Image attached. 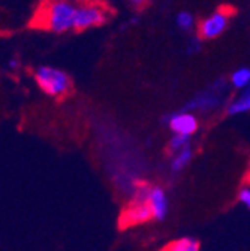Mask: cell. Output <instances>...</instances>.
Listing matches in <instances>:
<instances>
[{
    "label": "cell",
    "instance_id": "cell-1",
    "mask_svg": "<svg viewBox=\"0 0 250 251\" xmlns=\"http://www.w3.org/2000/svg\"><path fill=\"white\" fill-rule=\"evenodd\" d=\"M78 6L74 0H45L36 12L33 24L53 33H66L74 30Z\"/></svg>",
    "mask_w": 250,
    "mask_h": 251
},
{
    "label": "cell",
    "instance_id": "cell-2",
    "mask_svg": "<svg viewBox=\"0 0 250 251\" xmlns=\"http://www.w3.org/2000/svg\"><path fill=\"white\" fill-rule=\"evenodd\" d=\"M229 79L219 78L213 81L210 85L198 91L195 96L184 105V109L195 114H214L221 109H226L229 103V91H231Z\"/></svg>",
    "mask_w": 250,
    "mask_h": 251
},
{
    "label": "cell",
    "instance_id": "cell-3",
    "mask_svg": "<svg viewBox=\"0 0 250 251\" xmlns=\"http://www.w3.org/2000/svg\"><path fill=\"white\" fill-rule=\"evenodd\" d=\"M36 85L42 93L53 99H61L68 96L72 90L71 76L58 68L54 66H39L33 72Z\"/></svg>",
    "mask_w": 250,
    "mask_h": 251
},
{
    "label": "cell",
    "instance_id": "cell-4",
    "mask_svg": "<svg viewBox=\"0 0 250 251\" xmlns=\"http://www.w3.org/2000/svg\"><path fill=\"white\" fill-rule=\"evenodd\" d=\"M135 190H138L144 196L154 222H164V220H167L169 212V198L162 185L141 182Z\"/></svg>",
    "mask_w": 250,
    "mask_h": 251
},
{
    "label": "cell",
    "instance_id": "cell-5",
    "mask_svg": "<svg viewBox=\"0 0 250 251\" xmlns=\"http://www.w3.org/2000/svg\"><path fill=\"white\" fill-rule=\"evenodd\" d=\"M153 220L151 211L144 199V196L135 190L129 199V202L124 205L118 223L121 227H134V226H139L144 225L147 222Z\"/></svg>",
    "mask_w": 250,
    "mask_h": 251
},
{
    "label": "cell",
    "instance_id": "cell-6",
    "mask_svg": "<svg viewBox=\"0 0 250 251\" xmlns=\"http://www.w3.org/2000/svg\"><path fill=\"white\" fill-rule=\"evenodd\" d=\"M232 17V11L229 8H219L207 15L204 20L198 23L196 35L204 41H211L221 36L228 28L229 20Z\"/></svg>",
    "mask_w": 250,
    "mask_h": 251
},
{
    "label": "cell",
    "instance_id": "cell-7",
    "mask_svg": "<svg viewBox=\"0 0 250 251\" xmlns=\"http://www.w3.org/2000/svg\"><path fill=\"white\" fill-rule=\"evenodd\" d=\"M164 124L167 127L175 133V135H184V136H194L199 129V120L195 112H191L187 109H178L164 117Z\"/></svg>",
    "mask_w": 250,
    "mask_h": 251
},
{
    "label": "cell",
    "instance_id": "cell-8",
    "mask_svg": "<svg viewBox=\"0 0 250 251\" xmlns=\"http://www.w3.org/2000/svg\"><path fill=\"white\" fill-rule=\"evenodd\" d=\"M108 20V11L101 3H81L75 15L74 30L83 31L93 27H101Z\"/></svg>",
    "mask_w": 250,
    "mask_h": 251
},
{
    "label": "cell",
    "instance_id": "cell-9",
    "mask_svg": "<svg viewBox=\"0 0 250 251\" xmlns=\"http://www.w3.org/2000/svg\"><path fill=\"white\" fill-rule=\"evenodd\" d=\"M250 112V84L240 90L234 98H231L228 106H226V114L228 115H243Z\"/></svg>",
    "mask_w": 250,
    "mask_h": 251
},
{
    "label": "cell",
    "instance_id": "cell-10",
    "mask_svg": "<svg viewBox=\"0 0 250 251\" xmlns=\"http://www.w3.org/2000/svg\"><path fill=\"white\" fill-rule=\"evenodd\" d=\"M194 159V147L189 145V147H186L184 150L175 152V154H171V159H169V174L171 175H178L181 174L187 166L191 165Z\"/></svg>",
    "mask_w": 250,
    "mask_h": 251
},
{
    "label": "cell",
    "instance_id": "cell-11",
    "mask_svg": "<svg viewBox=\"0 0 250 251\" xmlns=\"http://www.w3.org/2000/svg\"><path fill=\"white\" fill-rule=\"evenodd\" d=\"M161 251H201V244L192 236H181L167 244Z\"/></svg>",
    "mask_w": 250,
    "mask_h": 251
},
{
    "label": "cell",
    "instance_id": "cell-12",
    "mask_svg": "<svg viewBox=\"0 0 250 251\" xmlns=\"http://www.w3.org/2000/svg\"><path fill=\"white\" fill-rule=\"evenodd\" d=\"M229 84L237 91L246 88L250 84V68L243 66V68L235 69L229 76Z\"/></svg>",
    "mask_w": 250,
    "mask_h": 251
},
{
    "label": "cell",
    "instance_id": "cell-13",
    "mask_svg": "<svg viewBox=\"0 0 250 251\" xmlns=\"http://www.w3.org/2000/svg\"><path fill=\"white\" fill-rule=\"evenodd\" d=\"M175 24L181 31H184V33H191V31H194L198 27L195 17L191 12H187V11H181V12L177 14Z\"/></svg>",
    "mask_w": 250,
    "mask_h": 251
},
{
    "label": "cell",
    "instance_id": "cell-14",
    "mask_svg": "<svg viewBox=\"0 0 250 251\" xmlns=\"http://www.w3.org/2000/svg\"><path fill=\"white\" fill-rule=\"evenodd\" d=\"M189 145H192V138L191 136L172 133V136L169 138V142H168V151L171 154H175V152L184 150L186 147H189Z\"/></svg>",
    "mask_w": 250,
    "mask_h": 251
},
{
    "label": "cell",
    "instance_id": "cell-15",
    "mask_svg": "<svg viewBox=\"0 0 250 251\" xmlns=\"http://www.w3.org/2000/svg\"><path fill=\"white\" fill-rule=\"evenodd\" d=\"M202 42H204V39H201L198 35H195V36H192L191 39H189V42H187V54L189 55H195V54H198V52H201V50H202Z\"/></svg>",
    "mask_w": 250,
    "mask_h": 251
},
{
    "label": "cell",
    "instance_id": "cell-16",
    "mask_svg": "<svg viewBox=\"0 0 250 251\" xmlns=\"http://www.w3.org/2000/svg\"><path fill=\"white\" fill-rule=\"evenodd\" d=\"M238 202L250 211V187H243L240 188V192H238Z\"/></svg>",
    "mask_w": 250,
    "mask_h": 251
},
{
    "label": "cell",
    "instance_id": "cell-17",
    "mask_svg": "<svg viewBox=\"0 0 250 251\" xmlns=\"http://www.w3.org/2000/svg\"><path fill=\"white\" fill-rule=\"evenodd\" d=\"M8 68H9L11 71H17V69L20 68V61H18L17 58H12V60H9V63H8Z\"/></svg>",
    "mask_w": 250,
    "mask_h": 251
},
{
    "label": "cell",
    "instance_id": "cell-18",
    "mask_svg": "<svg viewBox=\"0 0 250 251\" xmlns=\"http://www.w3.org/2000/svg\"><path fill=\"white\" fill-rule=\"evenodd\" d=\"M147 0H129V3H132L134 6H142Z\"/></svg>",
    "mask_w": 250,
    "mask_h": 251
}]
</instances>
